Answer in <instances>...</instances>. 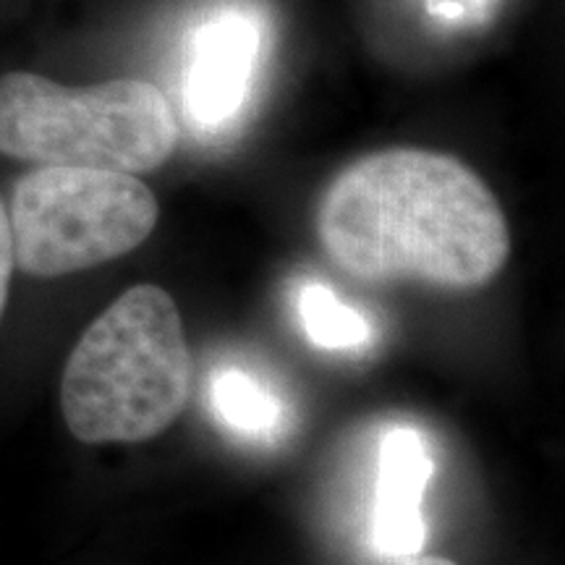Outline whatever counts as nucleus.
Here are the masks:
<instances>
[{
  "mask_svg": "<svg viewBox=\"0 0 565 565\" xmlns=\"http://www.w3.org/2000/svg\"><path fill=\"white\" fill-rule=\"evenodd\" d=\"M317 242L362 282L477 291L511 257V228L482 175L454 154L391 147L351 160L317 204Z\"/></svg>",
  "mask_w": 565,
  "mask_h": 565,
  "instance_id": "obj_1",
  "label": "nucleus"
},
{
  "mask_svg": "<svg viewBox=\"0 0 565 565\" xmlns=\"http://www.w3.org/2000/svg\"><path fill=\"white\" fill-rule=\"evenodd\" d=\"M194 362L173 296L139 282L87 324L61 374V414L79 443H147L179 419Z\"/></svg>",
  "mask_w": 565,
  "mask_h": 565,
  "instance_id": "obj_2",
  "label": "nucleus"
},
{
  "mask_svg": "<svg viewBox=\"0 0 565 565\" xmlns=\"http://www.w3.org/2000/svg\"><path fill=\"white\" fill-rule=\"evenodd\" d=\"M179 118L150 82L89 87L11 71L0 76V154L32 166L150 173L179 147Z\"/></svg>",
  "mask_w": 565,
  "mask_h": 565,
  "instance_id": "obj_3",
  "label": "nucleus"
},
{
  "mask_svg": "<svg viewBox=\"0 0 565 565\" xmlns=\"http://www.w3.org/2000/svg\"><path fill=\"white\" fill-rule=\"evenodd\" d=\"M9 223L17 270L66 278L124 257L152 236L160 204L134 173L38 166L13 183Z\"/></svg>",
  "mask_w": 565,
  "mask_h": 565,
  "instance_id": "obj_4",
  "label": "nucleus"
},
{
  "mask_svg": "<svg viewBox=\"0 0 565 565\" xmlns=\"http://www.w3.org/2000/svg\"><path fill=\"white\" fill-rule=\"evenodd\" d=\"M263 53V30L242 11H223L196 30L183 105L202 129H221L244 108Z\"/></svg>",
  "mask_w": 565,
  "mask_h": 565,
  "instance_id": "obj_5",
  "label": "nucleus"
},
{
  "mask_svg": "<svg viewBox=\"0 0 565 565\" xmlns=\"http://www.w3.org/2000/svg\"><path fill=\"white\" fill-rule=\"evenodd\" d=\"M435 461L427 435L412 424L385 429L377 450V479L370 515V550L383 561L416 555L427 542L424 498Z\"/></svg>",
  "mask_w": 565,
  "mask_h": 565,
  "instance_id": "obj_6",
  "label": "nucleus"
},
{
  "mask_svg": "<svg viewBox=\"0 0 565 565\" xmlns=\"http://www.w3.org/2000/svg\"><path fill=\"white\" fill-rule=\"evenodd\" d=\"M210 406L217 422L244 440L275 443L286 435V401L265 377L246 366H223L212 374Z\"/></svg>",
  "mask_w": 565,
  "mask_h": 565,
  "instance_id": "obj_7",
  "label": "nucleus"
},
{
  "mask_svg": "<svg viewBox=\"0 0 565 565\" xmlns=\"http://www.w3.org/2000/svg\"><path fill=\"white\" fill-rule=\"evenodd\" d=\"M303 335L324 351H356L372 341V324L366 317L343 303L324 282H307L299 296Z\"/></svg>",
  "mask_w": 565,
  "mask_h": 565,
  "instance_id": "obj_8",
  "label": "nucleus"
},
{
  "mask_svg": "<svg viewBox=\"0 0 565 565\" xmlns=\"http://www.w3.org/2000/svg\"><path fill=\"white\" fill-rule=\"evenodd\" d=\"M13 273H17V257H13L9 207H6L3 196H0V324H3L6 307H9Z\"/></svg>",
  "mask_w": 565,
  "mask_h": 565,
  "instance_id": "obj_9",
  "label": "nucleus"
},
{
  "mask_svg": "<svg viewBox=\"0 0 565 565\" xmlns=\"http://www.w3.org/2000/svg\"><path fill=\"white\" fill-rule=\"evenodd\" d=\"M391 565H458V563H456V561H450V557H440V555H424V553H416V555L398 557V561H393Z\"/></svg>",
  "mask_w": 565,
  "mask_h": 565,
  "instance_id": "obj_10",
  "label": "nucleus"
},
{
  "mask_svg": "<svg viewBox=\"0 0 565 565\" xmlns=\"http://www.w3.org/2000/svg\"><path fill=\"white\" fill-rule=\"evenodd\" d=\"M427 9L440 19H456L463 13L461 3H450V0H427Z\"/></svg>",
  "mask_w": 565,
  "mask_h": 565,
  "instance_id": "obj_11",
  "label": "nucleus"
},
{
  "mask_svg": "<svg viewBox=\"0 0 565 565\" xmlns=\"http://www.w3.org/2000/svg\"><path fill=\"white\" fill-rule=\"evenodd\" d=\"M475 3H484V0H475Z\"/></svg>",
  "mask_w": 565,
  "mask_h": 565,
  "instance_id": "obj_12",
  "label": "nucleus"
}]
</instances>
